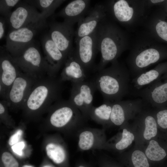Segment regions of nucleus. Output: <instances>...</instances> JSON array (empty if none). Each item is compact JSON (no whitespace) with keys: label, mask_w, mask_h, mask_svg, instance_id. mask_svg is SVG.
Wrapping results in <instances>:
<instances>
[{"label":"nucleus","mask_w":167,"mask_h":167,"mask_svg":"<svg viewBox=\"0 0 167 167\" xmlns=\"http://www.w3.org/2000/svg\"><path fill=\"white\" fill-rule=\"evenodd\" d=\"M97 72L92 80L104 101L114 103L121 101L130 93V73L115 61L110 67Z\"/></svg>","instance_id":"nucleus-1"},{"label":"nucleus","mask_w":167,"mask_h":167,"mask_svg":"<svg viewBox=\"0 0 167 167\" xmlns=\"http://www.w3.org/2000/svg\"><path fill=\"white\" fill-rule=\"evenodd\" d=\"M60 78L47 76L38 79L32 87L23 106L28 111L36 112L49 106L61 99L63 90Z\"/></svg>","instance_id":"nucleus-2"},{"label":"nucleus","mask_w":167,"mask_h":167,"mask_svg":"<svg viewBox=\"0 0 167 167\" xmlns=\"http://www.w3.org/2000/svg\"><path fill=\"white\" fill-rule=\"evenodd\" d=\"M23 72L37 79L53 76L49 65L33 41L19 56L13 58Z\"/></svg>","instance_id":"nucleus-3"},{"label":"nucleus","mask_w":167,"mask_h":167,"mask_svg":"<svg viewBox=\"0 0 167 167\" xmlns=\"http://www.w3.org/2000/svg\"><path fill=\"white\" fill-rule=\"evenodd\" d=\"M112 28L105 22L101 21L97 27V49L101 54V59L99 63L95 68L98 71L105 68L109 62L115 61L119 54V49L115 39Z\"/></svg>","instance_id":"nucleus-4"},{"label":"nucleus","mask_w":167,"mask_h":167,"mask_svg":"<svg viewBox=\"0 0 167 167\" xmlns=\"http://www.w3.org/2000/svg\"><path fill=\"white\" fill-rule=\"evenodd\" d=\"M46 25V23H41L10 30L4 46L6 50L13 58L19 56L33 42L38 32Z\"/></svg>","instance_id":"nucleus-5"},{"label":"nucleus","mask_w":167,"mask_h":167,"mask_svg":"<svg viewBox=\"0 0 167 167\" xmlns=\"http://www.w3.org/2000/svg\"><path fill=\"white\" fill-rule=\"evenodd\" d=\"M5 18L10 30L46 23V19L43 18L41 12L25 0L21 1L16 6L15 9Z\"/></svg>","instance_id":"nucleus-6"},{"label":"nucleus","mask_w":167,"mask_h":167,"mask_svg":"<svg viewBox=\"0 0 167 167\" xmlns=\"http://www.w3.org/2000/svg\"><path fill=\"white\" fill-rule=\"evenodd\" d=\"M145 105L161 108L167 105V72L148 86L131 92Z\"/></svg>","instance_id":"nucleus-7"},{"label":"nucleus","mask_w":167,"mask_h":167,"mask_svg":"<svg viewBox=\"0 0 167 167\" xmlns=\"http://www.w3.org/2000/svg\"><path fill=\"white\" fill-rule=\"evenodd\" d=\"M97 90L92 80L72 83L70 96L69 100L84 117H88L93 107V97Z\"/></svg>","instance_id":"nucleus-8"},{"label":"nucleus","mask_w":167,"mask_h":167,"mask_svg":"<svg viewBox=\"0 0 167 167\" xmlns=\"http://www.w3.org/2000/svg\"><path fill=\"white\" fill-rule=\"evenodd\" d=\"M22 72L4 46H1L0 95L2 100H5L11 87Z\"/></svg>","instance_id":"nucleus-9"},{"label":"nucleus","mask_w":167,"mask_h":167,"mask_svg":"<svg viewBox=\"0 0 167 167\" xmlns=\"http://www.w3.org/2000/svg\"><path fill=\"white\" fill-rule=\"evenodd\" d=\"M48 34L56 45L67 58L74 48L72 44L75 32L73 25L64 21L52 22L49 25Z\"/></svg>","instance_id":"nucleus-10"},{"label":"nucleus","mask_w":167,"mask_h":167,"mask_svg":"<svg viewBox=\"0 0 167 167\" xmlns=\"http://www.w3.org/2000/svg\"><path fill=\"white\" fill-rule=\"evenodd\" d=\"M38 79L22 72L11 87L5 100L9 106L17 107L23 106L32 87Z\"/></svg>","instance_id":"nucleus-11"},{"label":"nucleus","mask_w":167,"mask_h":167,"mask_svg":"<svg viewBox=\"0 0 167 167\" xmlns=\"http://www.w3.org/2000/svg\"><path fill=\"white\" fill-rule=\"evenodd\" d=\"M49 120L57 127H62L71 122L77 123L82 119L79 110L68 100L60 99L56 101Z\"/></svg>","instance_id":"nucleus-12"},{"label":"nucleus","mask_w":167,"mask_h":167,"mask_svg":"<svg viewBox=\"0 0 167 167\" xmlns=\"http://www.w3.org/2000/svg\"><path fill=\"white\" fill-rule=\"evenodd\" d=\"M96 29L91 34L78 40L75 42L76 48L73 51L75 57L87 72L92 67L98 53Z\"/></svg>","instance_id":"nucleus-13"},{"label":"nucleus","mask_w":167,"mask_h":167,"mask_svg":"<svg viewBox=\"0 0 167 167\" xmlns=\"http://www.w3.org/2000/svg\"><path fill=\"white\" fill-rule=\"evenodd\" d=\"M88 15L78 23L75 32V43L80 38L92 33L99 24L104 19L105 15V6L101 4H97L90 10Z\"/></svg>","instance_id":"nucleus-14"},{"label":"nucleus","mask_w":167,"mask_h":167,"mask_svg":"<svg viewBox=\"0 0 167 167\" xmlns=\"http://www.w3.org/2000/svg\"><path fill=\"white\" fill-rule=\"evenodd\" d=\"M143 106V102L140 98L113 103L110 121L116 125L120 126L128 116H132Z\"/></svg>","instance_id":"nucleus-15"},{"label":"nucleus","mask_w":167,"mask_h":167,"mask_svg":"<svg viewBox=\"0 0 167 167\" xmlns=\"http://www.w3.org/2000/svg\"><path fill=\"white\" fill-rule=\"evenodd\" d=\"M41 44L45 55L52 75H56L67 59L65 55L58 49L50 37L48 33L45 34L41 39Z\"/></svg>","instance_id":"nucleus-16"},{"label":"nucleus","mask_w":167,"mask_h":167,"mask_svg":"<svg viewBox=\"0 0 167 167\" xmlns=\"http://www.w3.org/2000/svg\"><path fill=\"white\" fill-rule=\"evenodd\" d=\"M90 1L75 0L68 3L55 17H60L64 21L71 25L83 19L89 11Z\"/></svg>","instance_id":"nucleus-17"},{"label":"nucleus","mask_w":167,"mask_h":167,"mask_svg":"<svg viewBox=\"0 0 167 167\" xmlns=\"http://www.w3.org/2000/svg\"><path fill=\"white\" fill-rule=\"evenodd\" d=\"M74 49L68 56L61 73L60 79L62 82H78L86 79L87 72L75 57Z\"/></svg>","instance_id":"nucleus-18"},{"label":"nucleus","mask_w":167,"mask_h":167,"mask_svg":"<svg viewBox=\"0 0 167 167\" xmlns=\"http://www.w3.org/2000/svg\"><path fill=\"white\" fill-rule=\"evenodd\" d=\"M29 4L41 11L43 18L46 19L54 14L56 10L63 2L64 0H25Z\"/></svg>","instance_id":"nucleus-19"},{"label":"nucleus","mask_w":167,"mask_h":167,"mask_svg":"<svg viewBox=\"0 0 167 167\" xmlns=\"http://www.w3.org/2000/svg\"><path fill=\"white\" fill-rule=\"evenodd\" d=\"M113 11L116 18L122 22L129 20L134 12L133 8L129 7L127 2L124 0L115 2L113 6Z\"/></svg>","instance_id":"nucleus-20"},{"label":"nucleus","mask_w":167,"mask_h":167,"mask_svg":"<svg viewBox=\"0 0 167 167\" xmlns=\"http://www.w3.org/2000/svg\"><path fill=\"white\" fill-rule=\"evenodd\" d=\"M113 103L105 101L104 103L98 107L93 106L90 115L94 119L100 122L110 121Z\"/></svg>","instance_id":"nucleus-21"},{"label":"nucleus","mask_w":167,"mask_h":167,"mask_svg":"<svg viewBox=\"0 0 167 167\" xmlns=\"http://www.w3.org/2000/svg\"><path fill=\"white\" fill-rule=\"evenodd\" d=\"M143 115L142 118L145 126L143 136L145 139L149 140L157 134V123L153 115L145 113Z\"/></svg>","instance_id":"nucleus-22"},{"label":"nucleus","mask_w":167,"mask_h":167,"mask_svg":"<svg viewBox=\"0 0 167 167\" xmlns=\"http://www.w3.org/2000/svg\"><path fill=\"white\" fill-rule=\"evenodd\" d=\"M145 154L149 159L154 161H161L166 155L165 151L160 147L157 141L154 140L150 141Z\"/></svg>","instance_id":"nucleus-23"},{"label":"nucleus","mask_w":167,"mask_h":167,"mask_svg":"<svg viewBox=\"0 0 167 167\" xmlns=\"http://www.w3.org/2000/svg\"><path fill=\"white\" fill-rule=\"evenodd\" d=\"M46 150L48 156L54 163L60 164L64 160L65 152L61 146L54 143H49L46 146Z\"/></svg>","instance_id":"nucleus-24"},{"label":"nucleus","mask_w":167,"mask_h":167,"mask_svg":"<svg viewBox=\"0 0 167 167\" xmlns=\"http://www.w3.org/2000/svg\"><path fill=\"white\" fill-rule=\"evenodd\" d=\"M94 141V136L92 132L88 131H84L79 135V146L83 150H89L92 147Z\"/></svg>","instance_id":"nucleus-25"},{"label":"nucleus","mask_w":167,"mask_h":167,"mask_svg":"<svg viewBox=\"0 0 167 167\" xmlns=\"http://www.w3.org/2000/svg\"><path fill=\"white\" fill-rule=\"evenodd\" d=\"M131 160L134 167H149L145 154L139 150L135 151L131 155Z\"/></svg>","instance_id":"nucleus-26"},{"label":"nucleus","mask_w":167,"mask_h":167,"mask_svg":"<svg viewBox=\"0 0 167 167\" xmlns=\"http://www.w3.org/2000/svg\"><path fill=\"white\" fill-rule=\"evenodd\" d=\"M134 134L126 129L123 130L121 139L116 144V148L118 150H122L127 148L134 139Z\"/></svg>","instance_id":"nucleus-27"},{"label":"nucleus","mask_w":167,"mask_h":167,"mask_svg":"<svg viewBox=\"0 0 167 167\" xmlns=\"http://www.w3.org/2000/svg\"><path fill=\"white\" fill-rule=\"evenodd\" d=\"M19 0H0V14L5 18H7L12 11V9L21 1Z\"/></svg>","instance_id":"nucleus-28"},{"label":"nucleus","mask_w":167,"mask_h":167,"mask_svg":"<svg viewBox=\"0 0 167 167\" xmlns=\"http://www.w3.org/2000/svg\"><path fill=\"white\" fill-rule=\"evenodd\" d=\"M155 118L158 124L161 128H167V109H161L158 111L155 114Z\"/></svg>","instance_id":"nucleus-29"},{"label":"nucleus","mask_w":167,"mask_h":167,"mask_svg":"<svg viewBox=\"0 0 167 167\" xmlns=\"http://www.w3.org/2000/svg\"><path fill=\"white\" fill-rule=\"evenodd\" d=\"M2 160L5 167H18V162L9 152H4L2 155Z\"/></svg>","instance_id":"nucleus-30"},{"label":"nucleus","mask_w":167,"mask_h":167,"mask_svg":"<svg viewBox=\"0 0 167 167\" xmlns=\"http://www.w3.org/2000/svg\"><path fill=\"white\" fill-rule=\"evenodd\" d=\"M156 28L159 36L167 41V23L163 21L160 22L156 25Z\"/></svg>","instance_id":"nucleus-31"},{"label":"nucleus","mask_w":167,"mask_h":167,"mask_svg":"<svg viewBox=\"0 0 167 167\" xmlns=\"http://www.w3.org/2000/svg\"><path fill=\"white\" fill-rule=\"evenodd\" d=\"M23 133L21 130L19 129L10 138L9 140V144L10 145H13L17 143Z\"/></svg>","instance_id":"nucleus-32"},{"label":"nucleus","mask_w":167,"mask_h":167,"mask_svg":"<svg viewBox=\"0 0 167 167\" xmlns=\"http://www.w3.org/2000/svg\"><path fill=\"white\" fill-rule=\"evenodd\" d=\"M25 145V143L23 141H21L13 145L11 147V149L17 155L21 156L23 152L22 150Z\"/></svg>","instance_id":"nucleus-33"},{"label":"nucleus","mask_w":167,"mask_h":167,"mask_svg":"<svg viewBox=\"0 0 167 167\" xmlns=\"http://www.w3.org/2000/svg\"><path fill=\"white\" fill-rule=\"evenodd\" d=\"M6 24L5 18L0 16V39L2 40L5 34Z\"/></svg>","instance_id":"nucleus-34"},{"label":"nucleus","mask_w":167,"mask_h":167,"mask_svg":"<svg viewBox=\"0 0 167 167\" xmlns=\"http://www.w3.org/2000/svg\"><path fill=\"white\" fill-rule=\"evenodd\" d=\"M163 0H151V1L153 3H157L164 1Z\"/></svg>","instance_id":"nucleus-35"},{"label":"nucleus","mask_w":167,"mask_h":167,"mask_svg":"<svg viewBox=\"0 0 167 167\" xmlns=\"http://www.w3.org/2000/svg\"><path fill=\"white\" fill-rule=\"evenodd\" d=\"M22 167H33L31 165H23Z\"/></svg>","instance_id":"nucleus-36"},{"label":"nucleus","mask_w":167,"mask_h":167,"mask_svg":"<svg viewBox=\"0 0 167 167\" xmlns=\"http://www.w3.org/2000/svg\"><path fill=\"white\" fill-rule=\"evenodd\" d=\"M43 167H52L49 166V165H45L43 166Z\"/></svg>","instance_id":"nucleus-37"},{"label":"nucleus","mask_w":167,"mask_h":167,"mask_svg":"<svg viewBox=\"0 0 167 167\" xmlns=\"http://www.w3.org/2000/svg\"><path fill=\"white\" fill-rule=\"evenodd\" d=\"M78 167H85L84 166H82V165H81V166H79Z\"/></svg>","instance_id":"nucleus-38"}]
</instances>
